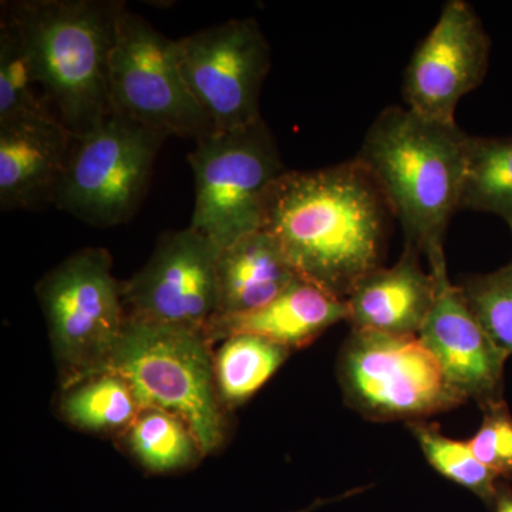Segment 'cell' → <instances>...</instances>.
Segmentation results:
<instances>
[{
	"label": "cell",
	"instance_id": "1",
	"mask_svg": "<svg viewBox=\"0 0 512 512\" xmlns=\"http://www.w3.org/2000/svg\"><path fill=\"white\" fill-rule=\"evenodd\" d=\"M392 208L357 158L311 171L288 170L269 195L262 228L303 281L346 301L382 268Z\"/></svg>",
	"mask_w": 512,
	"mask_h": 512
},
{
	"label": "cell",
	"instance_id": "2",
	"mask_svg": "<svg viewBox=\"0 0 512 512\" xmlns=\"http://www.w3.org/2000/svg\"><path fill=\"white\" fill-rule=\"evenodd\" d=\"M468 136L457 123L392 106L373 121L356 156L402 224L404 247L426 255L430 269L447 265L444 239L460 211Z\"/></svg>",
	"mask_w": 512,
	"mask_h": 512
},
{
	"label": "cell",
	"instance_id": "3",
	"mask_svg": "<svg viewBox=\"0 0 512 512\" xmlns=\"http://www.w3.org/2000/svg\"><path fill=\"white\" fill-rule=\"evenodd\" d=\"M126 8L120 0L2 2L25 40L43 99L76 137L111 113L110 57Z\"/></svg>",
	"mask_w": 512,
	"mask_h": 512
},
{
	"label": "cell",
	"instance_id": "4",
	"mask_svg": "<svg viewBox=\"0 0 512 512\" xmlns=\"http://www.w3.org/2000/svg\"><path fill=\"white\" fill-rule=\"evenodd\" d=\"M214 345L202 333L127 319L109 370L133 387L141 410L160 409L188 424L205 456L227 440V410L215 384Z\"/></svg>",
	"mask_w": 512,
	"mask_h": 512
},
{
	"label": "cell",
	"instance_id": "5",
	"mask_svg": "<svg viewBox=\"0 0 512 512\" xmlns=\"http://www.w3.org/2000/svg\"><path fill=\"white\" fill-rule=\"evenodd\" d=\"M113 259L104 248L67 256L36 286L60 387L109 370L127 313Z\"/></svg>",
	"mask_w": 512,
	"mask_h": 512
},
{
	"label": "cell",
	"instance_id": "6",
	"mask_svg": "<svg viewBox=\"0 0 512 512\" xmlns=\"http://www.w3.org/2000/svg\"><path fill=\"white\" fill-rule=\"evenodd\" d=\"M187 158L195 181L192 229L220 251L261 231L269 195L288 171L264 119L215 131L197 141Z\"/></svg>",
	"mask_w": 512,
	"mask_h": 512
},
{
	"label": "cell",
	"instance_id": "7",
	"mask_svg": "<svg viewBox=\"0 0 512 512\" xmlns=\"http://www.w3.org/2000/svg\"><path fill=\"white\" fill-rule=\"evenodd\" d=\"M346 403L375 421H424L464 404L419 336L355 330L338 359Z\"/></svg>",
	"mask_w": 512,
	"mask_h": 512
},
{
	"label": "cell",
	"instance_id": "8",
	"mask_svg": "<svg viewBox=\"0 0 512 512\" xmlns=\"http://www.w3.org/2000/svg\"><path fill=\"white\" fill-rule=\"evenodd\" d=\"M167 138L111 111L74 140L55 207L96 228L126 224L146 198Z\"/></svg>",
	"mask_w": 512,
	"mask_h": 512
},
{
	"label": "cell",
	"instance_id": "9",
	"mask_svg": "<svg viewBox=\"0 0 512 512\" xmlns=\"http://www.w3.org/2000/svg\"><path fill=\"white\" fill-rule=\"evenodd\" d=\"M111 111L167 137L197 141L214 123L185 83L175 40L126 8L110 57Z\"/></svg>",
	"mask_w": 512,
	"mask_h": 512
},
{
	"label": "cell",
	"instance_id": "10",
	"mask_svg": "<svg viewBox=\"0 0 512 512\" xmlns=\"http://www.w3.org/2000/svg\"><path fill=\"white\" fill-rule=\"evenodd\" d=\"M188 89L215 131L237 130L262 119V87L271 47L255 19H231L175 40Z\"/></svg>",
	"mask_w": 512,
	"mask_h": 512
},
{
	"label": "cell",
	"instance_id": "11",
	"mask_svg": "<svg viewBox=\"0 0 512 512\" xmlns=\"http://www.w3.org/2000/svg\"><path fill=\"white\" fill-rule=\"evenodd\" d=\"M218 255L191 227L164 232L146 264L121 284L127 319L208 338L218 309Z\"/></svg>",
	"mask_w": 512,
	"mask_h": 512
},
{
	"label": "cell",
	"instance_id": "12",
	"mask_svg": "<svg viewBox=\"0 0 512 512\" xmlns=\"http://www.w3.org/2000/svg\"><path fill=\"white\" fill-rule=\"evenodd\" d=\"M490 55V35L476 9L466 0H448L404 72V107L456 123L458 103L484 82Z\"/></svg>",
	"mask_w": 512,
	"mask_h": 512
},
{
	"label": "cell",
	"instance_id": "13",
	"mask_svg": "<svg viewBox=\"0 0 512 512\" xmlns=\"http://www.w3.org/2000/svg\"><path fill=\"white\" fill-rule=\"evenodd\" d=\"M430 272L437 279V295L419 338L464 402L473 400L481 410L503 402L505 363L510 355L487 335L460 286L448 278L447 265Z\"/></svg>",
	"mask_w": 512,
	"mask_h": 512
},
{
	"label": "cell",
	"instance_id": "14",
	"mask_svg": "<svg viewBox=\"0 0 512 512\" xmlns=\"http://www.w3.org/2000/svg\"><path fill=\"white\" fill-rule=\"evenodd\" d=\"M74 140L56 119L0 124V210L39 211L55 205Z\"/></svg>",
	"mask_w": 512,
	"mask_h": 512
},
{
	"label": "cell",
	"instance_id": "15",
	"mask_svg": "<svg viewBox=\"0 0 512 512\" xmlns=\"http://www.w3.org/2000/svg\"><path fill=\"white\" fill-rule=\"evenodd\" d=\"M420 252L404 247L390 268L365 276L349 298L348 322L355 330L419 336L437 295V279L421 266Z\"/></svg>",
	"mask_w": 512,
	"mask_h": 512
},
{
	"label": "cell",
	"instance_id": "16",
	"mask_svg": "<svg viewBox=\"0 0 512 512\" xmlns=\"http://www.w3.org/2000/svg\"><path fill=\"white\" fill-rule=\"evenodd\" d=\"M348 318L346 301L301 278L258 311L215 319L208 329V339L215 345L229 336L251 333L291 350L301 349Z\"/></svg>",
	"mask_w": 512,
	"mask_h": 512
},
{
	"label": "cell",
	"instance_id": "17",
	"mask_svg": "<svg viewBox=\"0 0 512 512\" xmlns=\"http://www.w3.org/2000/svg\"><path fill=\"white\" fill-rule=\"evenodd\" d=\"M301 276L281 245L261 229L221 249L217 262L215 319L234 318L264 308ZM214 319V320H215Z\"/></svg>",
	"mask_w": 512,
	"mask_h": 512
},
{
	"label": "cell",
	"instance_id": "18",
	"mask_svg": "<svg viewBox=\"0 0 512 512\" xmlns=\"http://www.w3.org/2000/svg\"><path fill=\"white\" fill-rule=\"evenodd\" d=\"M57 412L74 429L120 440L141 406L130 383L106 370L60 387Z\"/></svg>",
	"mask_w": 512,
	"mask_h": 512
},
{
	"label": "cell",
	"instance_id": "19",
	"mask_svg": "<svg viewBox=\"0 0 512 512\" xmlns=\"http://www.w3.org/2000/svg\"><path fill=\"white\" fill-rule=\"evenodd\" d=\"M291 349L262 338L241 333L222 340L214 352L215 384L227 412L237 409L284 365Z\"/></svg>",
	"mask_w": 512,
	"mask_h": 512
},
{
	"label": "cell",
	"instance_id": "20",
	"mask_svg": "<svg viewBox=\"0 0 512 512\" xmlns=\"http://www.w3.org/2000/svg\"><path fill=\"white\" fill-rule=\"evenodd\" d=\"M461 210L497 215L512 237V137L468 136Z\"/></svg>",
	"mask_w": 512,
	"mask_h": 512
},
{
	"label": "cell",
	"instance_id": "21",
	"mask_svg": "<svg viewBox=\"0 0 512 512\" xmlns=\"http://www.w3.org/2000/svg\"><path fill=\"white\" fill-rule=\"evenodd\" d=\"M130 456L147 473H180L205 457L188 424L160 409H143L121 437Z\"/></svg>",
	"mask_w": 512,
	"mask_h": 512
},
{
	"label": "cell",
	"instance_id": "22",
	"mask_svg": "<svg viewBox=\"0 0 512 512\" xmlns=\"http://www.w3.org/2000/svg\"><path fill=\"white\" fill-rule=\"evenodd\" d=\"M39 82L18 26L0 15V124L12 120L57 117L37 93Z\"/></svg>",
	"mask_w": 512,
	"mask_h": 512
},
{
	"label": "cell",
	"instance_id": "23",
	"mask_svg": "<svg viewBox=\"0 0 512 512\" xmlns=\"http://www.w3.org/2000/svg\"><path fill=\"white\" fill-rule=\"evenodd\" d=\"M409 427L434 470L494 508L498 487L503 480L474 456L468 443L444 436L436 426L426 421L410 423Z\"/></svg>",
	"mask_w": 512,
	"mask_h": 512
},
{
	"label": "cell",
	"instance_id": "24",
	"mask_svg": "<svg viewBox=\"0 0 512 512\" xmlns=\"http://www.w3.org/2000/svg\"><path fill=\"white\" fill-rule=\"evenodd\" d=\"M458 286L487 335L511 356L512 256L501 268L487 274L467 276Z\"/></svg>",
	"mask_w": 512,
	"mask_h": 512
},
{
	"label": "cell",
	"instance_id": "25",
	"mask_svg": "<svg viewBox=\"0 0 512 512\" xmlns=\"http://www.w3.org/2000/svg\"><path fill=\"white\" fill-rule=\"evenodd\" d=\"M467 443L474 456L495 476L512 480V414L505 400L483 409V423Z\"/></svg>",
	"mask_w": 512,
	"mask_h": 512
},
{
	"label": "cell",
	"instance_id": "26",
	"mask_svg": "<svg viewBox=\"0 0 512 512\" xmlns=\"http://www.w3.org/2000/svg\"><path fill=\"white\" fill-rule=\"evenodd\" d=\"M495 512H512V488L507 481H501L494 504Z\"/></svg>",
	"mask_w": 512,
	"mask_h": 512
},
{
	"label": "cell",
	"instance_id": "27",
	"mask_svg": "<svg viewBox=\"0 0 512 512\" xmlns=\"http://www.w3.org/2000/svg\"><path fill=\"white\" fill-rule=\"evenodd\" d=\"M339 500V498H332V500H318L316 503L309 505V507L303 508V510L295 511V512H312L316 510V508L323 507V505H328L332 503V501Z\"/></svg>",
	"mask_w": 512,
	"mask_h": 512
}]
</instances>
